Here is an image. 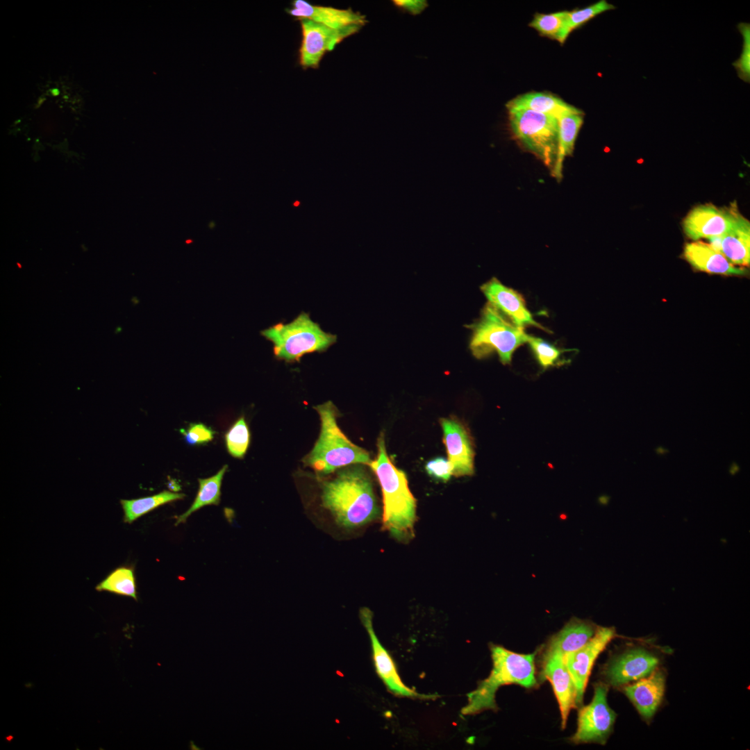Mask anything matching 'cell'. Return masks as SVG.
<instances>
[{
    "instance_id": "obj_1",
    "label": "cell",
    "mask_w": 750,
    "mask_h": 750,
    "mask_svg": "<svg viewBox=\"0 0 750 750\" xmlns=\"http://www.w3.org/2000/svg\"><path fill=\"white\" fill-rule=\"evenodd\" d=\"M322 499L335 521L346 528L361 526L379 515L371 479L360 466L345 467L325 482Z\"/></svg>"
},
{
    "instance_id": "obj_8",
    "label": "cell",
    "mask_w": 750,
    "mask_h": 750,
    "mask_svg": "<svg viewBox=\"0 0 750 750\" xmlns=\"http://www.w3.org/2000/svg\"><path fill=\"white\" fill-rule=\"evenodd\" d=\"M608 685L601 682L594 685L592 701L578 711L577 729L570 738L572 742L576 744L606 742L617 716L608 703Z\"/></svg>"
},
{
    "instance_id": "obj_14",
    "label": "cell",
    "mask_w": 750,
    "mask_h": 750,
    "mask_svg": "<svg viewBox=\"0 0 750 750\" xmlns=\"http://www.w3.org/2000/svg\"><path fill=\"white\" fill-rule=\"evenodd\" d=\"M440 424L443 442L453 476L459 477L474 474V451L471 436L465 426L454 418H442Z\"/></svg>"
},
{
    "instance_id": "obj_10",
    "label": "cell",
    "mask_w": 750,
    "mask_h": 750,
    "mask_svg": "<svg viewBox=\"0 0 750 750\" xmlns=\"http://www.w3.org/2000/svg\"><path fill=\"white\" fill-rule=\"evenodd\" d=\"M615 636L613 627L597 626L594 635L585 645L564 656V662L576 686L577 707L582 706L595 660Z\"/></svg>"
},
{
    "instance_id": "obj_4",
    "label": "cell",
    "mask_w": 750,
    "mask_h": 750,
    "mask_svg": "<svg viewBox=\"0 0 750 750\" xmlns=\"http://www.w3.org/2000/svg\"><path fill=\"white\" fill-rule=\"evenodd\" d=\"M321 420V431L311 451L303 462L321 474L338 468L371 462L369 453L352 443L337 424L338 410L331 401L315 407Z\"/></svg>"
},
{
    "instance_id": "obj_35",
    "label": "cell",
    "mask_w": 750,
    "mask_h": 750,
    "mask_svg": "<svg viewBox=\"0 0 750 750\" xmlns=\"http://www.w3.org/2000/svg\"><path fill=\"white\" fill-rule=\"evenodd\" d=\"M738 469H739L738 466L737 465V464L735 462H733L732 465H731L730 472L731 473H735V472H737L738 471Z\"/></svg>"
},
{
    "instance_id": "obj_3",
    "label": "cell",
    "mask_w": 750,
    "mask_h": 750,
    "mask_svg": "<svg viewBox=\"0 0 750 750\" xmlns=\"http://www.w3.org/2000/svg\"><path fill=\"white\" fill-rule=\"evenodd\" d=\"M492 669L476 688L467 694V703L462 708L463 715H475L487 710L496 711V692L503 685L517 684L526 688L535 687V653H518L502 646H490Z\"/></svg>"
},
{
    "instance_id": "obj_6",
    "label": "cell",
    "mask_w": 750,
    "mask_h": 750,
    "mask_svg": "<svg viewBox=\"0 0 750 750\" xmlns=\"http://www.w3.org/2000/svg\"><path fill=\"white\" fill-rule=\"evenodd\" d=\"M468 328L472 331L469 348L478 359L496 352L503 365L510 364L515 351L527 341L524 328L488 302L479 319Z\"/></svg>"
},
{
    "instance_id": "obj_9",
    "label": "cell",
    "mask_w": 750,
    "mask_h": 750,
    "mask_svg": "<svg viewBox=\"0 0 750 750\" xmlns=\"http://www.w3.org/2000/svg\"><path fill=\"white\" fill-rule=\"evenodd\" d=\"M302 41L299 49V63L303 69L319 67L327 51L334 49L344 38L357 33L362 27L351 26L333 29L310 19H301Z\"/></svg>"
},
{
    "instance_id": "obj_23",
    "label": "cell",
    "mask_w": 750,
    "mask_h": 750,
    "mask_svg": "<svg viewBox=\"0 0 750 750\" xmlns=\"http://www.w3.org/2000/svg\"><path fill=\"white\" fill-rule=\"evenodd\" d=\"M583 112L566 113L558 117V145L556 162L552 175L560 181L562 177L563 161L574 150V143L583 124Z\"/></svg>"
},
{
    "instance_id": "obj_28",
    "label": "cell",
    "mask_w": 750,
    "mask_h": 750,
    "mask_svg": "<svg viewBox=\"0 0 750 750\" xmlns=\"http://www.w3.org/2000/svg\"><path fill=\"white\" fill-rule=\"evenodd\" d=\"M526 343L531 347L539 365L544 369L567 362L562 356L564 352L569 350L558 349L540 338L530 335L527 336Z\"/></svg>"
},
{
    "instance_id": "obj_17",
    "label": "cell",
    "mask_w": 750,
    "mask_h": 750,
    "mask_svg": "<svg viewBox=\"0 0 750 750\" xmlns=\"http://www.w3.org/2000/svg\"><path fill=\"white\" fill-rule=\"evenodd\" d=\"M289 15L301 20L310 19L333 29H342L351 26H363L366 17L352 9H340L331 6H315L304 0H294L292 8L287 10Z\"/></svg>"
},
{
    "instance_id": "obj_34",
    "label": "cell",
    "mask_w": 750,
    "mask_h": 750,
    "mask_svg": "<svg viewBox=\"0 0 750 750\" xmlns=\"http://www.w3.org/2000/svg\"><path fill=\"white\" fill-rule=\"evenodd\" d=\"M393 3L401 10L415 15L421 13L428 6L427 1L423 0H394Z\"/></svg>"
},
{
    "instance_id": "obj_12",
    "label": "cell",
    "mask_w": 750,
    "mask_h": 750,
    "mask_svg": "<svg viewBox=\"0 0 750 750\" xmlns=\"http://www.w3.org/2000/svg\"><path fill=\"white\" fill-rule=\"evenodd\" d=\"M362 624L366 628L371 642L374 665L378 676L388 690L396 696L430 699L436 697L433 694H419L406 686L397 672L395 663L389 652L381 644L376 636L372 624V612L363 608L360 612Z\"/></svg>"
},
{
    "instance_id": "obj_2",
    "label": "cell",
    "mask_w": 750,
    "mask_h": 750,
    "mask_svg": "<svg viewBox=\"0 0 750 750\" xmlns=\"http://www.w3.org/2000/svg\"><path fill=\"white\" fill-rule=\"evenodd\" d=\"M369 465L379 481L383 503V526L396 540L407 543L415 536L416 499L406 474L388 456L384 436L378 440V454Z\"/></svg>"
},
{
    "instance_id": "obj_29",
    "label": "cell",
    "mask_w": 750,
    "mask_h": 750,
    "mask_svg": "<svg viewBox=\"0 0 750 750\" xmlns=\"http://www.w3.org/2000/svg\"><path fill=\"white\" fill-rule=\"evenodd\" d=\"M250 442V432L244 417H240L225 434L226 447L229 454L236 458H242Z\"/></svg>"
},
{
    "instance_id": "obj_7",
    "label": "cell",
    "mask_w": 750,
    "mask_h": 750,
    "mask_svg": "<svg viewBox=\"0 0 750 750\" xmlns=\"http://www.w3.org/2000/svg\"><path fill=\"white\" fill-rule=\"evenodd\" d=\"M514 138L548 168H554L558 145V118L526 109H507Z\"/></svg>"
},
{
    "instance_id": "obj_5",
    "label": "cell",
    "mask_w": 750,
    "mask_h": 750,
    "mask_svg": "<svg viewBox=\"0 0 750 750\" xmlns=\"http://www.w3.org/2000/svg\"><path fill=\"white\" fill-rule=\"evenodd\" d=\"M260 334L273 344L275 357L287 362H299L308 353L324 352L338 339L335 334L323 331L303 311L289 323L278 322Z\"/></svg>"
},
{
    "instance_id": "obj_30",
    "label": "cell",
    "mask_w": 750,
    "mask_h": 750,
    "mask_svg": "<svg viewBox=\"0 0 750 750\" xmlns=\"http://www.w3.org/2000/svg\"><path fill=\"white\" fill-rule=\"evenodd\" d=\"M615 8V7L607 1L601 0L584 8L569 11L568 28L569 32L598 15Z\"/></svg>"
},
{
    "instance_id": "obj_18",
    "label": "cell",
    "mask_w": 750,
    "mask_h": 750,
    "mask_svg": "<svg viewBox=\"0 0 750 750\" xmlns=\"http://www.w3.org/2000/svg\"><path fill=\"white\" fill-rule=\"evenodd\" d=\"M622 691L634 705L642 717L651 719L665 694V675L656 669L651 674L631 684L622 686Z\"/></svg>"
},
{
    "instance_id": "obj_37",
    "label": "cell",
    "mask_w": 750,
    "mask_h": 750,
    "mask_svg": "<svg viewBox=\"0 0 750 750\" xmlns=\"http://www.w3.org/2000/svg\"><path fill=\"white\" fill-rule=\"evenodd\" d=\"M298 204H299V202H296L294 205L297 206Z\"/></svg>"
},
{
    "instance_id": "obj_21",
    "label": "cell",
    "mask_w": 750,
    "mask_h": 750,
    "mask_svg": "<svg viewBox=\"0 0 750 750\" xmlns=\"http://www.w3.org/2000/svg\"><path fill=\"white\" fill-rule=\"evenodd\" d=\"M719 252L733 265L748 266L750 262V223L740 212L732 226L721 235Z\"/></svg>"
},
{
    "instance_id": "obj_19",
    "label": "cell",
    "mask_w": 750,
    "mask_h": 750,
    "mask_svg": "<svg viewBox=\"0 0 750 750\" xmlns=\"http://www.w3.org/2000/svg\"><path fill=\"white\" fill-rule=\"evenodd\" d=\"M683 256L694 269L708 274L742 276L747 273L746 268L733 265L709 243L701 241L686 244Z\"/></svg>"
},
{
    "instance_id": "obj_33",
    "label": "cell",
    "mask_w": 750,
    "mask_h": 750,
    "mask_svg": "<svg viewBox=\"0 0 750 750\" xmlns=\"http://www.w3.org/2000/svg\"><path fill=\"white\" fill-rule=\"evenodd\" d=\"M425 469L433 478L447 482L453 476V468L448 459L438 457L426 462Z\"/></svg>"
},
{
    "instance_id": "obj_32",
    "label": "cell",
    "mask_w": 750,
    "mask_h": 750,
    "mask_svg": "<svg viewBox=\"0 0 750 750\" xmlns=\"http://www.w3.org/2000/svg\"><path fill=\"white\" fill-rule=\"evenodd\" d=\"M186 443L190 445L206 444L210 442L215 431L202 423H191L185 429L180 430Z\"/></svg>"
},
{
    "instance_id": "obj_27",
    "label": "cell",
    "mask_w": 750,
    "mask_h": 750,
    "mask_svg": "<svg viewBox=\"0 0 750 750\" xmlns=\"http://www.w3.org/2000/svg\"><path fill=\"white\" fill-rule=\"evenodd\" d=\"M569 11L549 14L536 13L529 26L541 35L564 43L570 33L568 28Z\"/></svg>"
},
{
    "instance_id": "obj_11",
    "label": "cell",
    "mask_w": 750,
    "mask_h": 750,
    "mask_svg": "<svg viewBox=\"0 0 750 750\" xmlns=\"http://www.w3.org/2000/svg\"><path fill=\"white\" fill-rule=\"evenodd\" d=\"M659 664L652 651L633 647L613 657L603 669L607 683L614 687L624 686L651 674Z\"/></svg>"
},
{
    "instance_id": "obj_25",
    "label": "cell",
    "mask_w": 750,
    "mask_h": 750,
    "mask_svg": "<svg viewBox=\"0 0 750 750\" xmlns=\"http://www.w3.org/2000/svg\"><path fill=\"white\" fill-rule=\"evenodd\" d=\"M185 497V494L164 490L149 497L135 499H121L120 503L124 510V521L131 524L160 506L183 499Z\"/></svg>"
},
{
    "instance_id": "obj_20",
    "label": "cell",
    "mask_w": 750,
    "mask_h": 750,
    "mask_svg": "<svg viewBox=\"0 0 750 750\" xmlns=\"http://www.w3.org/2000/svg\"><path fill=\"white\" fill-rule=\"evenodd\" d=\"M597 627L588 620L572 618L560 631L551 638L543 653V658L552 655H559L564 658L567 654L585 645L594 635Z\"/></svg>"
},
{
    "instance_id": "obj_16",
    "label": "cell",
    "mask_w": 750,
    "mask_h": 750,
    "mask_svg": "<svg viewBox=\"0 0 750 750\" xmlns=\"http://www.w3.org/2000/svg\"><path fill=\"white\" fill-rule=\"evenodd\" d=\"M541 676L552 685L559 705L562 728H565L570 710L577 706L576 686L563 657L552 655L543 658Z\"/></svg>"
},
{
    "instance_id": "obj_22",
    "label": "cell",
    "mask_w": 750,
    "mask_h": 750,
    "mask_svg": "<svg viewBox=\"0 0 750 750\" xmlns=\"http://www.w3.org/2000/svg\"><path fill=\"white\" fill-rule=\"evenodd\" d=\"M507 109H526L554 116L557 118L570 112H582L561 99L546 92H528L516 97L506 103Z\"/></svg>"
},
{
    "instance_id": "obj_15",
    "label": "cell",
    "mask_w": 750,
    "mask_h": 750,
    "mask_svg": "<svg viewBox=\"0 0 750 750\" xmlns=\"http://www.w3.org/2000/svg\"><path fill=\"white\" fill-rule=\"evenodd\" d=\"M488 303L496 306L517 325L524 328L533 326L544 331L545 327L538 323L528 310L523 297L515 290L493 277L481 286Z\"/></svg>"
},
{
    "instance_id": "obj_31",
    "label": "cell",
    "mask_w": 750,
    "mask_h": 750,
    "mask_svg": "<svg viewBox=\"0 0 750 750\" xmlns=\"http://www.w3.org/2000/svg\"><path fill=\"white\" fill-rule=\"evenodd\" d=\"M738 28L743 38V46L738 60L733 62L738 76L744 82L750 81V26L749 23H740Z\"/></svg>"
},
{
    "instance_id": "obj_26",
    "label": "cell",
    "mask_w": 750,
    "mask_h": 750,
    "mask_svg": "<svg viewBox=\"0 0 750 750\" xmlns=\"http://www.w3.org/2000/svg\"><path fill=\"white\" fill-rule=\"evenodd\" d=\"M95 589L99 592H108L138 601L135 576L134 570L131 567H117L102 580Z\"/></svg>"
},
{
    "instance_id": "obj_36",
    "label": "cell",
    "mask_w": 750,
    "mask_h": 750,
    "mask_svg": "<svg viewBox=\"0 0 750 750\" xmlns=\"http://www.w3.org/2000/svg\"><path fill=\"white\" fill-rule=\"evenodd\" d=\"M656 451L659 455H661V454H663V453H665L668 452V451L667 449H663L662 447H658V449H656Z\"/></svg>"
},
{
    "instance_id": "obj_13",
    "label": "cell",
    "mask_w": 750,
    "mask_h": 750,
    "mask_svg": "<svg viewBox=\"0 0 750 750\" xmlns=\"http://www.w3.org/2000/svg\"><path fill=\"white\" fill-rule=\"evenodd\" d=\"M739 213L734 205L718 208L706 203L694 208L683 222L685 235L693 240L722 235L732 226Z\"/></svg>"
},
{
    "instance_id": "obj_24",
    "label": "cell",
    "mask_w": 750,
    "mask_h": 750,
    "mask_svg": "<svg viewBox=\"0 0 750 750\" xmlns=\"http://www.w3.org/2000/svg\"><path fill=\"white\" fill-rule=\"evenodd\" d=\"M227 468V465H225L215 475L198 479L197 496L188 510L177 517L176 526L185 522L190 515L200 508L208 505L217 506L220 503L222 482Z\"/></svg>"
}]
</instances>
